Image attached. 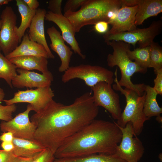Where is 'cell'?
Masks as SVG:
<instances>
[{
  "mask_svg": "<svg viewBox=\"0 0 162 162\" xmlns=\"http://www.w3.org/2000/svg\"><path fill=\"white\" fill-rule=\"evenodd\" d=\"M99 112L91 92L85 93L68 105L52 99L31 117L36 126L34 139L55 154L66 139L95 119Z\"/></svg>",
  "mask_w": 162,
  "mask_h": 162,
  "instance_id": "1",
  "label": "cell"
},
{
  "mask_svg": "<svg viewBox=\"0 0 162 162\" xmlns=\"http://www.w3.org/2000/svg\"><path fill=\"white\" fill-rule=\"evenodd\" d=\"M122 136L116 122L95 119L66 139L55 152V158L96 154H114Z\"/></svg>",
  "mask_w": 162,
  "mask_h": 162,
  "instance_id": "2",
  "label": "cell"
},
{
  "mask_svg": "<svg viewBox=\"0 0 162 162\" xmlns=\"http://www.w3.org/2000/svg\"><path fill=\"white\" fill-rule=\"evenodd\" d=\"M122 6L121 0H86L80 9L64 15L69 21L75 33L83 26L102 21L109 23L116 17Z\"/></svg>",
  "mask_w": 162,
  "mask_h": 162,
  "instance_id": "3",
  "label": "cell"
},
{
  "mask_svg": "<svg viewBox=\"0 0 162 162\" xmlns=\"http://www.w3.org/2000/svg\"><path fill=\"white\" fill-rule=\"evenodd\" d=\"M106 43L113 50L112 53L107 56V65L110 67L117 66L121 71V79L118 80L119 84L122 87L135 91L140 96L143 95L146 85L144 83L134 84L131 78L135 73L145 74L147 70L142 68L129 58L127 52L130 49V44L122 41L114 40Z\"/></svg>",
  "mask_w": 162,
  "mask_h": 162,
  "instance_id": "4",
  "label": "cell"
},
{
  "mask_svg": "<svg viewBox=\"0 0 162 162\" xmlns=\"http://www.w3.org/2000/svg\"><path fill=\"white\" fill-rule=\"evenodd\" d=\"M114 74L115 78L114 82L115 83L113 85L112 88L123 94L126 101L124 109L116 123L118 126L124 128L130 122L135 135L138 136L142 131L145 122L150 119L145 116L143 111L146 93L145 92L143 95L140 96L132 90L123 88L118 82L117 69Z\"/></svg>",
  "mask_w": 162,
  "mask_h": 162,
  "instance_id": "5",
  "label": "cell"
},
{
  "mask_svg": "<svg viewBox=\"0 0 162 162\" xmlns=\"http://www.w3.org/2000/svg\"><path fill=\"white\" fill-rule=\"evenodd\" d=\"M114 76L112 71L102 66L81 64L70 67L64 72L62 80L65 83L72 79H80L91 88L101 82L112 85L114 81Z\"/></svg>",
  "mask_w": 162,
  "mask_h": 162,
  "instance_id": "6",
  "label": "cell"
},
{
  "mask_svg": "<svg viewBox=\"0 0 162 162\" xmlns=\"http://www.w3.org/2000/svg\"><path fill=\"white\" fill-rule=\"evenodd\" d=\"M162 30V21L158 20L153 21L146 28H137L133 31L116 34L107 32L103 37L105 42L113 40L121 41L131 44L134 47L137 43L139 47L142 48L149 46L154 38L161 33Z\"/></svg>",
  "mask_w": 162,
  "mask_h": 162,
  "instance_id": "7",
  "label": "cell"
},
{
  "mask_svg": "<svg viewBox=\"0 0 162 162\" xmlns=\"http://www.w3.org/2000/svg\"><path fill=\"white\" fill-rule=\"evenodd\" d=\"M17 16L12 8L6 7L0 19V51L5 56L11 52L20 43L16 33Z\"/></svg>",
  "mask_w": 162,
  "mask_h": 162,
  "instance_id": "8",
  "label": "cell"
},
{
  "mask_svg": "<svg viewBox=\"0 0 162 162\" xmlns=\"http://www.w3.org/2000/svg\"><path fill=\"white\" fill-rule=\"evenodd\" d=\"M118 127L122 136L114 154L127 162H139L145 148L140 140L135 135L131 123L128 122L124 128Z\"/></svg>",
  "mask_w": 162,
  "mask_h": 162,
  "instance_id": "9",
  "label": "cell"
},
{
  "mask_svg": "<svg viewBox=\"0 0 162 162\" xmlns=\"http://www.w3.org/2000/svg\"><path fill=\"white\" fill-rule=\"evenodd\" d=\"M55 95L50 86L20 90L14 94L13 98L3 100L6 105L18 103H28L32 106L33 110L38 113L42 110L53 99Z\"/></svg>",
  "mask_w": 162,
  "mask_h": 162,
  "instance_id": "10",
  "label": "cell"
},
{
  "mask_svg": "<svg viewBox=\"0 0 162 162\" xmlns=\"http://www.w3.org/2000/svg\"><path fill=\"white\" fill-rule=\"evenodd\" d=\"M92 97L96 106H101L107 111L115 120L119 119L122 113L119 97L112 87L104 82H100L91 88Z\"/></svg>",
  "mask_w": 162,
  "mask_h": 162,
  "instance_id": "11",
  "label": "cell"
},
{
  "mask_svg": "<svg viewBox=\"0 0 162 162\" xmlns=\"http://www.w3.org/2000/svg\"><path fill=\"white\" fill-rule=\"evenodd\" d=\"M33 110L32 106L27 105L26 110L17 115L7 122L3 121L0 124L1 130L3 132H11L14 137L30 139H34L36 126L30 121L29 114Z\"/></svg>",
  "mask_w": 162,
  "mask_h": 162,
  "instance_id": "12",
  "label": "cell"
},
{
  "mask_svg": "<svg viewBox=\"0 0 162 162\" xmlns=\"http://www.w3.org/2000/svg\"><path fill=\"white\" fill-rule=\"evenodd\" d=\"M16 71L18 74L12 80V84L13 87L17 88L50 86L53 80L50 71L42 74L20 68H17Z\"/></svg>",
  "mask_w": 162,
  "mask_h": 162,
  "instance_id": "13",
  "label": "cell"
},
{
  "mask_svg": "<svg viewBox=\"0 0 162 162\" xmlns=\"http://www.w3.org/2000/svg\"><path fill=\"white\" fill-rule=\"evenodd\" d=\"M45 19L56 24L60 29L62 36L65 41L70 46L75 53L85 59L86 56L82 52L79 44L75 37V33L69 20L63 14H56L49 11L46 13Z\"/></svg>",
  "mask_w": 162,
  "mask_h": 162,
  "instance_id": "14",
  "label": "cell"
},
{
  "mask_svg": "<svg viewBox=\"0 0 162 162\" xmlns=\"http://www.w3.org/2000/svg\"><path fill=\"white\" fill-rule=\"evenodd\" d=\"M46 32L51 42L50 47L58 55L61 61L58 71L60 72H64L70 67L73 52L70 48L65 44L60 32L54 26L49 28Z\"/></svg>",
  "mask_w": 162,
  "mask_h": 162,
  "instance_id": "15",
  "label": "cell"
},
{
  "mask_svg": "<svg viewBox=\"0 0 162 162\" xmlns=\"http://www.w3.org/2000/svg\"><path fill=\"white\" fill-rule=\"evenodd\" d=\"M138 8V5L130 7H121L116 17L110 23L112 27L107 32L116 34L130 31L137 28L135 21Z\"/></svg>",
  "mask_w": 162,
  "mask_h": 162,
  "instance_id": "16",
  "label": "cell"
},
{
  "mask_svg": "<svg viewBox=\"0 0 162 162\" xmlns=\"http://www.w3.org/2000/svg\"><path fill=\"white\" fill-rule=\"evenodd\" d=\"M45 9L38 8L37 10L29 27L28 35L30 39L43 46L48 52L50 58L54 59L46 40L44 28V20L46 13Z\"/></svg>",
  "mask_w": 162,
  "mask_h": 162,
  "instance_id": "17",
  "label": "cell"
},
{
  "mask_svg": "<svg viewBox=\"0 0 162 162\" xmlns=\"http://www.w3.org/2000/svg\"><path fill=\"white\" fill-rule=\"evenodd\" d=\"M20 44L11 52L5 56L8 59L22 56H35L50 58L45 48L42 45L31 40L28 34H25Z\"/></svg>",
  "mask_w": 162,
  "mask_h": 162,
  "instance_id": "18",
  "label": "cell"
},
{
  "mask_svg": "<svg viewBox=\"0 0 162 162\" xmlns=\"http://www.w3.org/2000/svg\"><path fill=\"white\" fill-rule=\"evenodd\" d=\"M14 148L12 152L15 155L32 158L46 148L39 142L33 139L14 137Z\"/></svg>",
  "mask_w": 162,
  "mask_h": 162,
  "instance_id": "19",
  "label": "cell"
},
{
  "mask_svg": "<svg viewBox=\"0 0 162 162\" xmlns=\"http://www.w3.org/2000/svg\"><path fill=\"white\" fill-rule=\"evenodd\" d=\"M16 67L27 70H36L42 73L49 71L48 68L47 58L43 57L35 56H22L9 59Z\"/></svg>",
  "mask_w": 162,
  "mask_h": 162,
  "instance_id": "20",
  "label": "cell"
},
{
  "mask_svg": "<svg viewBox=\"0 0 162 162\" xmlns=\"http://www.w3.org/2000/svg\"><path fill=\"white\" fill-rule=\"evenodd\" d=\"M135 25H142L150 17L157 16L162 12V0H139Z\"/></svg>",
  "mask_w": 162,
  "mask_h": 162,
  "instance_id": "21",
  "label": "cell"
},
{
  "mask_svg": "<svg viewBox=\"0 0 162 162\" xmlns=\"http://www.w3.org/2000/svg\"><path fill=\"white\" fill-rule=\"evenodd\" d=\"M145 92L146 95L143 105V111L148 118L160 115L162 108L159 105L157 100V92L153 87L146 85Z\"/></svg>",
  "mask_w": 162,
  "mask_h": 162,
  "instance_id": "22",
  "label": "cell"
},
{
  "mask_svg": "<svg viewBox=\"0 0 162 162\" xmlns=\"http://www.w3.org/2000/svg\"><path fill=\"white\" fill-rule=\"evenodd\" d=\"M16 1L21 18L20 24L16 30V33L20 42L25 34L26 30L29 27L37 10L30 9L23 0H16Z\"/></svg>",
  "mask_w": 162,
  "mask_h": 162,
  "instance_id": "23",
  "label": "cell"
},
{
  "mask_svg": "<svg viewBox=\"0 0 162 162\" xmlns=\"http://www.w3.org/2000/svg\"><path fill=\"white\" fill-rule=\"evenodd\" d=\"M53 162H127L114 154H96L86 156L55 158Z\"/></svg>",
  "mask_w": 162,
  "mask_h": 162,
  "instance_id": "24",
  "label": "cell"
},
{
  "mask_svg": "<svg viewBox=\"0 0 162 162\" xmlns=\"http://www.w3.org/2000/svg\"><path fill=\"white\" fill-rule=\"evenodd\" d=\"M17 68L0 51V78L4 79L10 87L13 88L12 81L17 74Z\"/></svg>",
  "mask_w": 162,
  "mask_h": 162,
  "instance_id": "25",
  "label": "cell"
},
{
  "mask_svg": "<svg viewBox=\"0 0 162 162\" xmlns=\"http://www.w3.org/2000/svg\"><path fill=\"white\" fill-rule=\"evenodd\" d=\"M150 46L137 48L133 50H129L127 54L129 58L142 68L147 70L150 64Z\"/></svg>",
  "mask_w": 162,
  "mask_h": 162,
  "instance_id": "26",
  "label": "cell"
},
{
  "mask_svg": "<svg viewBox=\"0 0 162 162\" xmlns=\"http://www.w3.org/2000/svg\"><path fill=\"white\" fill-rule=\"evenodd\" d=\"M149 68L154 71L162 68V48L158 43L153 41L150 45Z\"/></svg>",
  "mask_w": 162,
  "mask_h": 162,
  "instance_id": "27",
  "label": "cell"
},
{
  "mask_svg": "<svg viewBox=\"0 0 162 162\" xmlns=\"http://www.w3.org/2000/svg\"><path fill=\"white\" fill-rule=\"evenodd\" d=\"M55 159L54 154L46 148L33 157L31 162H53Z\"/></svg>",
  "mask_w": 162,
  "mask_h": 162,
  "instance_id": "28",
  "label": "cell"
},
{
  "mask_svg": "<svg viewBox=\"0 0 162 162\" xmlns=\"http://www.w3.org/2000/svg\"><path fill=\"white\" fill-rule=\"evenodd\" d=\"M15 104L3 106L0 103V120L7 122L13 118V114L16 110Z\"/></svg>",
  "mask_w": 162,
  "mask_h": 162,
  "instance_id": "29",
  "label": "cell"
},
{
  "mask_svg": "<svg viewBox=\"0 0 162 162\" xmlns=\"http://www.w3.org/2000/svg\"><path fill=\"white\" fill-rule=\"evenodd\" d=\"M86 0H68L64 8V13L68 12H74L76 11L79 8L81 7Z\"/></svg>",
  "mask_w": 162,
  "mask_h": 162,
  "instance_id": "30",
  "label": "cell"
},
{
  "mask_svg": "<svg viewBox=\"0 0 162 162\" xmlns=\"http://www.w3.org/2000/svg\"><path fill=\"white\" fill-rule=\"evenodd\" d=\"M62 0H50L48 2V9L56 14H62Z\"/></svg>",
  "mask_w": 162,
  "mask_h": 162,
  "instance_id": "31",
  "label": "cell"
},
{
  "mask_svg": "<svg viewBox=\"0 0 162 162\" xmlns=\"http://www.w3.org/2000/svg\"><path fill=\"white\" fill-rule=\"evenodd\" d=\"M156 77L154 80L153 87L158 94H162V68L154 71Z\"/></svg>",
  "mask_w": 162,
  "mask_h": 162,
  "instance_id": "32",
  "label": "cell"
},
{
  "mask_svg": "<svg viewBox=\"0 0 162 162\" xmlns=\"http://www.w3.org/2000/svg\"><path fill=\"white\" fill-rule=\"evenodd\" d=\"M109 23L106 22H99L94 25V29L98 33L105 34L108 31Z\"/></svg>",
  "mask_w": 162,
  "mask_h": 162,
  "instance_id": "33",
  "label": "cell"
},
{
  "mask_svg": "<svg viewBox=\"0 0 162 162\" xmlns=\"http://www.w3.org/2000/svg\"><path fill=\"white\" fill-rule=\"evenodd\" d=\"M32 158H27L18 156L15 155L12 152L8 162H31Z\"/></svg>",
  "mask_w": 162,
  "mask_h": 162,
  "instance_id": "34",
  "label": "cell"
},
{
  "mask_svg": "<svg viewBox=\"0 0 162 162\" xmlns=\"http://www.w3.org/2000/svg\"><path fill=\"white\" fill-rule=\"evenodd\" d=\"M12 133L8 131L3 132L0 136V141L2 142H12L14 138Z\"/></svg>",
  "mask_w": 162,
  "mask_h": 162,
  "instance_id": "35",
  "label": "cell"
},
{
  "mask_svg": "<svg viewBox=\"0 0 162 162\" xmlns=\"http://www.w3.org/2000/svg\"><path fill=\"white\" fill-rule=\"evenodd\" d=\"M28 7L32 10H36L39 6V3L37 0H23Z\"/></svg>",
  "mask_w": 162,
  "mask_h": 162,
  "instance_id": "36",
  "label": "cell"
},
{
  "mask_svg": "<svg viewBox=\"0 0 162 162\" xmlns=\"http://www.w3.org/2000/svg\"><path fill=\"white\" fill-rule=\"evenodd\" d=\"M1 146L3 150L7 152H12L14 148L12 142H2Z\"/></svg>",
  "mask_w": 162,
  "mask_h": 162,
  "instance_id": "37",
  "label": "cell"
},
{
  "mask_svg": "<svg viewBox=\"0 0 162 162\" xmlns=\"http://www.w3.org/2000/svg\"><path fill=\"white\" fill-rule=\"evenodd\" d=\"M12 152H7L0 150V162H8Z\"/></svg>",
  "mask_w": 162,
  "mask_h": 162,
  "instance_id": "38",
  "label": "cell"
},
{
  "mask_svg": "<svg viewBox=\"0 0 162 162\" xmlns=\"http://www.w3.org/2000/svg\"><path fill=\"white\" fill-rule=\"evenodd\" d=\"M121 7H133L138 5L139 0H121Z\"/></svg>",
  "mask_w": 162,
  "mask_h": 162,
  "instance_id": "39",
  "label": "cell"
},
{
  "mask_svg": "<svg viewBox=\"0 0 162 162\" xmlns=\"http://www.w3.org/2000/svg\"><path fill=\"white\" fill-rule=\"evenodd\" d=\"M5 93L3 90L0 88V103L4 100Z\"/></svg>",
  "mask_w": 162,
  "mask_h": 162,
  "instance_id": "40",
  "label": "cell"
},
{
  "mask_svg": "<svg viewBox=\"0 0 162 162\" xmlns=\"http://www.w3.org/2000/svg\"><path fill=\"white\" fill-rule=\"evenodd\" d=\"M11 1V0H0V5L8 4Z\"/></svg>",
  "mask_w": 162,
  "mask_h": 162,
  "instance_id": "41",
  "label": "cell"
},
{
  "mask_svg": "<svg viewBox=\"0 0 162 162\" xmlns=\"http://www.w3.org/2000/svg\"><path fill=\"white\" fill-rule=\"evenodd\" d=\"M156 120L159 123H162V117L160 115L156 116Z\"/></svg>",
  "mask_w": 162,
  "mask_h": 162,
  "instance_id": "42",
  "label": "cell"
},
{
  "mask_svg": "<svg viewBox=\"0 0 162 162\" xmlns=\"http://www.w3.org/2000/svg\"><path fill=\"white\" fill-rule=\"evenodd\" d=\"M158 158L160 161H162V153H160L158 155Z\"/></svg>",
  "mask_w": 162,
  "mask_h": 162,
  "instance_id": "43",
  "label": "cell"
},
{
  "mask_svg": "<svg viewBox=\"0 0 162 162\" xmlns=\"http://www.w3.org/2000/svg\"></svg>",
  "mask_w": 162,
  "mask_h": 162,
  "instance_id": "44",
  "label": "cell"
},
{
  "mask_svg": "<svg viewBox=\"0 0 162 162\" xmlns=\"http://www.w3.org/2000/svg\"></svg>",
  "mask_w": 162,
  "mask_h": 162,
  "instance_id": "45",
  "label": "cell"
}]
</instances>
